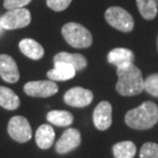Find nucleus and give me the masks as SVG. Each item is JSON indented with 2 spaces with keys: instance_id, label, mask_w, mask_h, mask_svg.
Instances as JSON below:
<instances>
[{
  "instance_id": "3",
  "label": "nucleus",
  "mask_w": 158,
  "mask_h": 158,
  "mask_svg": "<svg viewBox=\"0 0 158 158\" xmlns=\"http://www.w3.org/2000/svg\"><path fill=\"white\" fill-rule=\"evenodd\" d=\"M62 35L69 45L75 48H86L93 44V35L89 30L78 23L65 24L62 28Z\"/></svg>"
},
{
  "instance_id": "27",
  "label": "nucleus",
  "mask_w": 158,
  "mask_h": 158,
  "mask_svg": "<svg viewBox=\"0 0 158 158\" xmlns=\"http://www.w3.org/2000/svg\"><path fill=\"white\" fill-rule=\"evenodd\" d=\"M157 1H158V0H157Z\"/></svg>"
},
{
  "instance_id": "8",
  "label": "nucleus",
  "mask_w": 158,
  "mask_h": 158,
  "mask_svg": "<svg viewBox=\"0 0 158 158\" xmlns=\"http://www.w3.org/2000/svg\"><path fill=\"white\" fill-rule=\"evenodd\" d=\"M94 94L89 89L76 86L72 87L66 91L64 94V101L67 105L75 108H83L93 102Z\"/></svg>"
},
{
  "instance_id": "13",
  "label": "nucleus",
  "mask_w": 158,
  "mask_h": 158,
  "mask_svg": "<svg viewBox=\"0 0 158 158\" xmlns=\"http://www.w3.org/2000/svg\"><path fill=\"white\" fill-rule=\"evenodd\" d=\"M76 70L66 63H55V67L47 72V77L52 81H66L75 77Z\"/></svg>"
},
{
  "instance_id": "2",
  "label": "nucleus",
  "mask_w": 158,
  "mask_h": 158,
  "mask_svg": "<svg viewBox=\"0 0 158 158\" xmlns=\"http://www.w3.org/2000/svg\"><path fill=\"white\" fill-rule=\"evenodd\" d=\"M125 123L131 128L145 131L153 127L158 122V107L154 102H144L126 113Z\"/></svg>"
},
{
  "instance_id": "10",
  "label": "nucleus",
  "mask_w": 158,
  "mask_h": 158,
  "mask_svg": "<svg viewBox=\"0 0 158 158\" xmlns=\"http://www.w3.org/2000/svg\"><path fill=\"white\" fill-rule=\"evenodd\" d=\"M81 143V135L76 128H68L56 144V150L60 154H65L76 149Z\"/></svg>"
},
{
  "instance_id": "12",
  "label": "nucleus",
  "mask_w": 158,
  "mask_h": 158,
  "mask_svg": "<svg viewBox=\"0 0 158 158\" xmlns=\"http://www.w3.org/2000/svg\"><path fill=\"white\" fill-rule=\"evenodd\" d=\"M107 60L110 64L116 66V68H120L132 64L135 61V55L131 49L125 47H116L110 50Z\"/></svg>"
},
{
  "instance_id": "26",
  "label": "nucleus",
  "mask_w": 158,
  "mask_h": 158,
  "mask_svg": "<svg viewBox=\"0 0 158 158\" xmlns=\"http://www.w3.org/2000/svg\"><path fill=\"white\" fill-rule=\"evenodd\" d=\"M157 48H158V37H157Z\"/></svg>"
},
{
  "instance_id": "9",
  "label": "nucleus",
  "mask_w": 158,
  "mask_h": 158,
  "mask_svg": "<svg viewBox=\"0 0 158 158\" xmlns=\"http://www.w3.org/2000/svg\"><path fill=\"white\" fill-rule=\"evenodd\" d=\"M93 120L99 131H106L112 124V106L107 101H102L94 108Z\"/></svg>"
},
{
  "instance_id": "5",
  "label": "nucleus",
  "mask_w": 158,
  "mask_h": 158,
  "mask_svg": "<svg viewBox=\"0 0 158 158\" xmlns=\"http://www.w3.org/2000/svg\"><path fill=\"white\" fill-rule=\"evenodd\" d=\"M31 23V12L27 8H15L7 10L0 18V24L3 29L15 30L27 27Z\"/></svg>"
},
{
  "instance_id": "23",
  "label": "nucleus",
  "mask_w": 158,
  "mask_h": 158,
  "mask_svg": "<svg viewBox=\"0 0 158 158\" xmlns=\"http://www.w3.org/2000/svg\"><path fill=\"white\" fill-rule=\"evenodd\" d=\"M72 0H46V4L55 11H63L69 7Z\"/></svg>"
},
{
  "instance_id": "4",
  "label": "nucleus",
  "mask_w": 158,
  "mask_h": 158,
  "mask_svg": "<svg viewBox=\"0 0 158 158\" xmlns=\"http://www.w3.org/2000/svg\"><path fill=\"white\" fill-rule=\"evenodd\" d=\"M105 20L110 26L123 33H129L135 28V21L126 9L111 6L105 11Z\"/></svg>"
},
{
  "instance_id": "18",
  "label": "nucleus",
  "mask_w": 158,
  "mask_h": 158,
  "mask_svg": "<svg viewBox=\"0 0 158 158\" xmlns=\"http://www.w3.org/2000/svg\"><path fill=\"white\" fill-rule=\"evenodd\" d=\"M47 121L56 126H69L72 124L74 117L70 112L63 110H52L47 113Z\"/></svg>"
},
{
  "instance_id": "21",
  "label": "nucleus",
  "mask_w": 158,
  "mask_h": 158,
  "mask_svg": "<svg viewBox=\"0 0 158 158\" xmlns=\"http://www.w3.org/2000/svg\"><path fill=\"white\" fill-rule=\"evenodd\" d=\"M144 90L151 96L158 98V73L148 76L144 80Z\"/></svg>"
},
{
  "instance_id": "20",
  "label": "nucleus",
  "mask_w": 158,
  "mask_h": 158,
  "mask_svg": "<svg viewBox=\"0 0 158 158\" xmlns=\"http://www.w3.org/2000/svg\"><path fill=\"white\" fill-rule=\"evenodd\" d=\"M137 147L131 141H123L113 146V154L115 158H134Z\"/></svg>"
},
{
  "instance_id": "15",
  "label": "nucleus",
  "mask_w": 158,
  "mask_h": 158,
  "mask_svg": "<svg viewBox=\"0 0 158 158\" xmlns=\"http://www.w3.org/2000/svg\"><path fill=\"white\" fill-rule=\"evenodd\" d=\"M21 52L31 60H40L44 56V48L37 41L31 38H25L19 43Z\"/></svg>"
},
{
  "instance_id": "16",
  "label": "nucleus",
  "mask_w": 158,
  "mask_h": 158,
  "mask_svg": "<svg viewBox=\"0 0 158 158\" xmlns=\"http://www.w3.org/2000/svg\"><path fill=\"white\" fill-rule=\"evenodd\" d=\"M55 131L52 126L49 124H42L40 125L36 131L35 140L40 149H48L52 147V145L55 141Z\"/></svg>"
},
{
  "instance_id": "25",
  "label": "nucleus",
  "mask_w": 158,
  "mask_h": 158,
  "mask_svg": "<svg viewBox=\"0 0 158 158\" xmlns=\"http://www.w3.org/2000/svg\"><path fill=\"white\" fill-rule=\"evenodd\" d=\"M1 30H2V27H1V24H0V33H1Z\"/></svg>"
},
{
  "instance_id": "19",
  "label": "nucleus",
  "mask_w": 158,
  "mask_h": 158,
  "mask_svg": "<svg viewBox=\"0 0 158 158\" xmlns=\"http://www.w3.org/2000/svg\"><path fill=\"white\" fill-rule=\"evenodd\" d=\"M138 10L145 20L152 21L158 12L156 0H135Z\"/></svg>"
},
{
  "instance_id": "7",
  "label": "nucleus",
  "mask_w": 158,
  "mask_h": 158,
  "mask_svg": "<svg viewBox=\"0 0 158 158\" xmlns=\"http://www.w3.org/2000/svg\"><path fill=\"white\" fill-rule=\"evenodd\" d=\"M24 91L30 97L47 98L52 97L58 93L59 86L52 80L30 81L25 84Z\"/></svg>"
},
{
  "instance_id": "1",
  "label": "nucleus",
  "mask_w": 158,
  "mask_h": 158,
  "mask_svg": "<svg viewBox=\"0 0 158 158\" xmlns=\"http://www.w3.org/2000/svg\"><path fill=\"white\" fill-rule=\"evenodd\" d=\"M118 80L116 91L123 97H134L144 90V79L141 70L134 63L124 67L117 68Z\"/></svg>"
},
{
  "instance_id": "11",
  "label": "nucleus",
  "mask_w": 158,
  "mask_h": 158,
  "mask_svg": "<svg viewBox=\"0 0 158 158\" xmlns=\"http://www.w3.org/2000/svg\"><path fill=\"white\" fill-rule=\"evenodd\" d=\"M0 76L8 83H15L20 79L18 65L10 56L0 55Z\"/></svg>"
},
{
  "instance_id": "17",
  "label": "nucleus",
  "mask_w": 158,
  "mask_h": 158,
  "mask_svg": "<svg viewBox=\"0 0 158 158\" xmlns=\"http://www.w3.org/2000/svg\"><path fill=\"white\" fill-rule=\"evenodd\" d=\"M0 106L7 110H15L20 106V99L10 88L0 86Z\"/></svg>"
},
{
  "instance_id": "22",
  "label": "nucleus",
  "mask_w": 158,
  "mask_h": 158,
  "mask_svg": "<svg viewBox=\"0 0 158 158\" xmlns=\"http://www.w3.org/2000/svg\"><path fill=\"white\" fill-rule=\"evenodd\" d=\"M140 158H158V144L149 142L141 148Z\"/></svg>"
},
{
  "instance_id": "14",
  "label": "nucleus",
  "mask_w": 158,
  "mask_h": 158,
  "mask_svg": "<svg viewBox=\"0 0 158 158\" xmlns=\"http://www.w3.org/2000/svg\"><path fill=\"white\" fill-rule=\"evenodd\" d=\"M53 63H66L74 67L76 71H82L87 66V61L84 56L80 53H70L66 52L56 53L53 58Z\"/></svg>"
},
{
  "instance_id": "24",
  "label": "nucleus",
  "mask_w": 158,
  "mask_h": 158,
  "mask_svg": "<svg viewBox=\"0 0 158 158\" xmlns=\"http://www.w3.org/2000/svg\"><path fill=\"white\" fill-rule=\"evenodd\" d=\"M31 0H4L3 1V6L7 10L15 8H22L25 7L27 4H29Z\"/></svg>"
},
{
  "instance_id": "6",
  "label": "nucleus",
  "mask_w": 158,
  "mask_h": 158,
  "mask_svg": "<svg viewBox=\"0 0 158 158\" xmlns=\"http://www.w3.org/2000/svg\"><path fill=\"white\" fill-rule=\"evenodd\" d=\"M7 131L10 138L19 143H26L32 137L30 123L24 116H14L9 120Z\"/></svg>"
}]
</instances>
